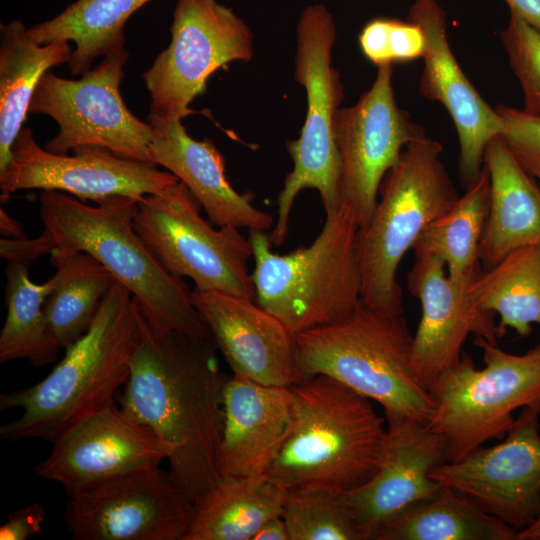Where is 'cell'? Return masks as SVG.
<instances>
[{"label": "cell", "instance_id": "40", "mask_svg": "<svg viewBox=\"0 0 540 540\" xmlns=\"http://www.w3.org/2000/svg\"><path fill=\"white\" fill-rule=\"evenodd\" d=\"M253 540H290L283 517L277 516L267 520L257 531Z\"/></svg>", "mask_w": 540, "mask_h": 540}, {"label": "cell", "instance_id": "41", "mask_svg": "<svg viewBox=\"0 0 540 540\" xmlns=\"http://www.w3.org/2000/svg\"><path fill=\"white\" fill-rule=\"evenodd\" d=\"M0 232L7 238H24L21 224L12 218L3 208L0 209Z\"/></svg>", "mask_w": 540, "mask_h": 540}, {"label": "cell", "instance_id": "25", "mask_svg": "<svg viewBox=\"0 0 540 540\" xmlns=\"http://www.w3.org/2000/svg\"><path fill=\"white\" fill-rule=\"evenodd\" d=\"M0 172L11 159L12 146L29 114L37 84L51 67L68 63L69 42L37 43L22 21L0 27Z\"/></svg>", "mask_w": 540, "mask_h": 540}, {"label": "cell", "instance_id": "5", "mask_svg": "<svg viewBox=\"0 0 540 540\" xmlns=\"http://www.w3.org/2000/svg\"><path fill=\"white\" fill-rule=\"evenodd\" d=\"M358 230L353 212L341 204L325 214L309 246L289 253H274L265 231H249L255 302L294 335L349 317L362 303Z\"/></svg>", "mask_w": 540, "mask_h": 540}, {"label": "cell", "instance_id": "6", "mask_svg": "<svg viewBox=\"0 0 540 540\" xmlns=\"http://www.w3.org/2000/svg\"><path fill=\"white\" fill-rule=\"evenodd\" d=\"M302 379L326 375L378 402L384 413L424 423L436 404L412 361L413 335L401 316L363 303L346 319L296 335Z\"/></svg>", "mask_w": 540, "mask_h": 540}, {"label": "cell", "instance_id": "31", "mask_svg": "<svg viewBox=\"0 0 540 540\" xmlns=\"http://www.w3.org/2000/svg\"><path fill=\"white\" fill-rule=\"evenodd\" d=\"M489 201L490 178L484 165L466 186L464 194L423 230L413 246L414 253L440 258L452 278H461L479 269V247Z\"/></svg>", "mask_w": 540, "mask_h": 540}, {"label": "cell", "instance_id": "26", "mask_svg": "<svg viewBox=\"0 0 540 540\" xmlns=\"http://www.w3.org/2000/svg\"><path fill=\"white\" fill-rule=\"evenodd\" d=\"M287 490L265 474L223 476L194 504L185 540H253L282 516Z\"/></svg>", "mask_w": 540, "mask_h": 540}, {"label": "cell", "instance_id": "1", "mask_svg": "<svg viewBox=\"0 0 540 540\" xmlns=\"http://www.w3.org/2000/svg\"><path fill=\"white\" fill-rule=\"evenodd\" d=\"M143 316V315H142ZM212 337L154 333L145 318L119 406L169 450V471L195 504L219 479L225 377Z\"/></svg>", "mask_w": 540, "mask_h": 540}, {"label": "cell", "instance_id": "4", "mask_svg": "<svg viewBox=\"0 0 540 540\" xmlns=\"http://www.w3.org/2000/svg\"><path fill=\"white\" fill-rule=\"evenodd\" d=\"M291 390V423L264 474L286 490L350 492L368 482L386 438V419L372 400L322 374L301 379Z\"/></svg>", "mask_w": 540, "mask_h": 540}, {"label": "cell", "instance_id": "22", "mask_svg": "<svg viewBox=\"0 0 540 540\" xmlns=\"http://www.w3.org/2000/svg\"><path fill=\"white\" fill-rule=\"evenodd\" d=\"M182 120L147 116L153 128L148 148L149 161L183 182L217 226L268 231L274 226L271 213L253 204V194L239 193L226 177L225 160L210 139L192 138Z\"/></svg>", "mask_w": 540, "mask_h": 540}, {"label": "cell", "instance_id": "36", "mask_svg": "<svg viewBox=\"0 0 540 540\" xmlns=\"http://www.w3.org/2000/svg\"><path fill=\"white\" fill-rule=\"evenodd\" d=\"M495 109L501 119L499 136L525 171L537 177L540 175V116L505 105Z\"/></svg>", "mask_w": 540, "mask_h": 540}, {"label": "cell", "instance_id": "42", "mask_svg": "<svg viewBox=\"0 0 540 540\" xmlns=\"http://www.w3.org/2000/svg\"><path fill=\"white\" fill-rule=\"evenodd\" d=\"M518 540H540V516L530 526L518 532Z\"/></svg>", "mask_w": 540, "mask_h": 540}, {"label": "cell", "instance_id": "18", "mask_svg": "<svg viewBox=\"0 0 540 540\" xmlns=\"http://www.w3.org/2000/svg\"><path fill=\"white\" fill-rule=\"evenodd\" d=\"M52 443L37 476L59 483L66 494L122 475L160 466L164 442L113 403L64 432Z\"/></svg>", "mask_w": 540, "mask_h": 540}, {"label": "cell", "instance_id": "21", "mask_svg": "<svg viewBox=\"0 0 540 540\" xmlns=\"http://www.w3.org/2000/svg\"><path fill=\"white\" fill-rule=\"evenodd\" d=\"M384 414L386 438L378 470L368 482L346 492L362 540H369L388 516L436 493L441 484L430 473L447 462L445 441L428 423Z\"/></svg>", "mask_w": 540, "mask_h": 540}, {"label": "cell", "instance_id": "32", "mask_svg": "<svg viewBox=\"0 0 540 540\" xmlns=\"http://www.w3.org/2000/svg\"><path fill=\"white\" fill-rule=\"evenodd\" d=\"M6 278L7 315L0 333V362L26 359L38 368L51 364L61 347L44 312L50 280L33 283L28 265L18 262H7Z\"/></svg>", "mask_w": 540, "mask_h": 540}, {"label": "cell", "instance_id": "9", "mask_svg": "<svg viewBox=\"0 0 540 540\" xmlns=\"http://www.w3.org/2000/svg\"><path fill=\"white\" fill-rule=\"evenodd\" d=\"M484 367L472 357L443 371L428 388L435 401L429 426L446 444L447 462H456L485 442L502 440L519 408H540V344L523 354L508 353L482 337Z\"/></svg>", "mask_w": 540, "mask_h": 540}, {"label": "cell", "instance_id": "10", "mask_svg": "<svg viewBox=\"0 0 540 540\" xmlns=\"http://www.w3.org/2000/svg\"><path fill=\"white\" fill-rule=\"evenodd\" d=\"M201 204L181 181L138 202L134 226L172 275L187 277L199 290L220 291L255 301L248 271L249 237L239 228L215 229L201 217Z\"/></svg>", "mask_w": 540, "mask_h": 540}, {"label": "cell", "instance_id": "11", "mask_svg": "<svg viewBox=\"0 0 540 540\" xmlns=\"http://www.w3.org/2000/svg\"><path fill=\"white\" fill-rule=\"evenodd\" d=\"M129 54L124 46L104 56L76 80L43 74L29 105V114H44L58 125L45 149L65 155L80 147H99L114 154L148 162L153 128L126 106L120 84Z\"/></svg>", "mask_w": 540, "mask_h": 540}, {"label": "cell", "instance_id": "20", "mask_svg": "<svg viewBox=\"0 0 540 540\" xmlns=\"http://www.w3.org/2000/svg\"><path fill=\"white\" fill-rule=\"evenodd\" d=\"M192 300L234 375L280 387L302 379L296 335L254 300L196 288Z\"/></svg>", "mask_w": 540, "mask_h": 540}, {"label": "cell", "instance_id": "16", "mask_svg": "<svg viewBox=\"0 0 540 540\" xmlns=\"http://www.w3.org/2000/svg\"><path fill=\"white\" fill-rule=\"evenodd\" d=\"M431 478L467 497L517 532L540 516V415L522 408L503 441L444 462Z\"/></svg>", "mask_w": 540, "mask_h": 540}, {"label": "cell", "instance_id": "28", "mask_svg": "<svg viewBox=\"0 0 540 540\" xmlns=\"http://www.w3.org/2000/svg\"><path fill=\"white\" fill-rule=\"evenodd\" d=\"M149 1L76 0L56 17L28 28V33L39 44L73 42L68 68L73 76L83 75L97 57L125 45V23Z\"/></svg>", "mask_w": 540, "mask_h": 540}, {"label": "cell", "instance_id": "30", "mask_svg": "<svg viewBox=\"0 0 540 540\" xmlns=\"http://www.w3.org/2000/svg\"><path fill=\"white\" fill-rule=\"evenodd\" d=\"M471 294L483 309L499 316L506 333L521 337L540 327V243L513 250L493 267L481 271L471 284Z\"/></svg>", "mask_w": 540, "mask_h": 540}, {"label": "cell", "instance_id": "14", "mask_svg": "<svg viewBox=\"0 0 540 540\" xmlns=\"http://www.w3.org/2000/svg\"><path fill=\"white\" fill-rule=\"evenodd\" d=\"M340 160L341 204L349 208L359 225L368 224L387 172L403 150L424 128L411 121L396 102L393 65L378 67L371 87L349 107H340L334 120Z\"/></svg>", "mask_w": 540, "mask_h": 540}, {"label": "cell", "instance_id": "38", "mask_svg": "<svg viewBox=\"0 0 540 540\" xmlns=\"http://www.w3.org/2000/svg\"><path fill=\"white\" fill-rule=\"evenodd\" d=\"M56 247L52 235L44 231L34 239L7 238L0 240V256L7 262H18L29 266L37 258L51 254Z\"/></svg>", "mask_w": 540, "mask_h": 540}, {"label": "cell", "instance_id": "27", "mask_svg": "<svg viewBox=\"0 0 540 540\" xmlns=\"http://www.w3.org/2000/svg\"><path fill=\"white\" fill-rule=\"evenodd\" d=\"M369 540H518V532L443 486L382 520Z\"/></svg>", "mask_w": 540, "mask_h": 540}, {"label": "cell", "instance_id": "37", "mask_svg": "<svg viewBox=\"0 0 540 540\" xmlns=\"http://www.w3.org/2000/svg\"><path fill=\"white\" fill-rule=\"evenodd\" d=\"M46 510L39 503H31L10 513L0 526L1 540H26L42 533Z\"/></svg>", "mask_w": 540, "mask_h": 540}, {"label": "cell", "instance_id": "8", "mask_svg": "<svg viewBox=\"0 0 540 540\" xmlns=\"http://www.w3.org/2000/svg\"><path fill=\"white\" fill-rule=\"evenodd\" d=\"M296 36L294 76L305 88L307 112L300 136L286 143L293 168L285 176L276 201V220L269 234L272 246L286 240L291 210L301 191L316 190L325 214L341 206L334 120L344 89L341 75L332 65L337 29L327 6L308 5L300 14Z\"/></svg>", "mask_w": 540, "mask_h": 540}, {"label": "cell", "instance_id": "24", "mask_svg": "<svg viewBox=\"0 0 540 540\" xmlns=\"http://www.w3.org/2000/svg\"><path fill=\"white\" fill-rule=\"evenodd\" d=\"M490 178L489 211L479 247L485 269L515 249L540 243V185L498 135L484 155Z\"/></svg>", "mask_w": 540, "mask_h": 540}, {"label": "cell", "instance_id": "12", "mask_svg": "<svg viewBox=\"0 0 540 540\" xmlns=\"http://www.w3.org/2000/svg\"><path fill=\"white\" fill-rule=\"evenodd\" d=\"M253 56V33L233 9L218 0H178L171 42L143 74L151 100L148 116L182 120L216 70Z\"/></svg>", "mask_w": 540, "mask_h": 540}, {"label": "cell", "instance_id": "29", "mask_svg": "<svg viewBox=\"0 0 540 540\" xmlns=\"http://www.w3.org/2000/svg\"><path fill=\"white\" fill-rule=\"evenodd\" d=\"M50 260L56 272L49 279L51 290L44 312L56 341L66 349L89 329L117 280L99 261L84 252Z\"/></svg>", "mask_w": 540, "mask_h": 540}, {"label": "cell", "instance_id": "3", "mask_svg": "<svg viewBox=\"0 0 540 540\" xmlns=\"http://www.w3.org/2000/svg\"><path fill=\"white\" fill-rule=\"evenodd\" d=\"M40 217L56 247L51 257L84 252L129 289L151 330L211 335L183 278L170 274L134 226L138 201L111 196L89 206L60 191L40 193Z\"/></svg>", "mask_w": 540, "mask_h": 540}, {"label": "cell", "instance_id": "7", "mask_svg": "<svg viewBox=\"0 0 540 540\" xmlns=\"http://www.w3.org/2000/svg\"><path fill=\"white\" fill-rule=\"evenodd\" d=\"M442 153V144L426 134L414 139L385 175L373 214L358 230L361 300L381 314L402 315L398 267L423 230L460 196Z\"/></svg>", "mask_w": 540, "mask_h": 540}, {"label": "cell", "instance_id": "34", "mask_svg": "<svg viewBox=\"0 0 540 540\" xmlns=\"http://www.w3.org/2000/svg\"><path fill=\"white\" fill-rule=\"evenodd\" d=\"M358 39L364 56L377 67L422 58L426 44L418 24L394 18L372 19Z\"/></svg>", "mask_w": 540, "mask_h": 540}, {"label": "cell", "instance_id": "23", "mask_svg": "<svg viewBox=\"0 0 540 540\" xmlns=\"http://www.w3.org/2000/svg\"><path fill=\"white\" fill-rule=\"evenodd\" d=\"M223 409L220 476L264 474L291 423V387L265 385L233 375L224 384Z\"/></svg>", "mask_w": 540, "mask_h": 540}, {"label": "cell", "instance_id": "13", "mask_svg": "<svg viewBox=\"0 0 540 540\" xmlns=\"http://www.w3.org/2000/svg\"><path fill=\"white\" fill-rule=\"evenodd\" d=\"M74 540H185L194 504L169 470L122 475L67 494Z\"/></svg>", "mask_w": 540, "mask_h": 540}, {"label": "cell", "instance_id": "35", "mask_svg": "<svg viewBox=\"0 0 540 540\" xmlns=\"http://www.w3.org/2000/svg\"><path fill=\"white\" fill-rule=\"evenodd\" d=\"M500 38L527 96L524 112L540 116V30L511 13Z\"/></svg>", "mask_w": 540, "mask_h": 540}, {"label": "cell", "instance_id": "15", "mask_svg": "<svg viewBox=\"0 0 540 540\" xmlns=\"http://www.w3.org/2000/svg\"><path fill=\"white\" fill-rule=\"evenodd\" d=\"M179 181L152 163L124 158L104 148L80 147L73 155L51 153L36 142L29 127L21 129L11 159L0 172L1 198L18 190L40 189L66 192L83 202L111 196L139 202Z\"/></svg>", "mask_w": 540, "mask_h": 540}, {"label": "cell", "instance_id": "39", "mask_svg": "<svg viewBox=\"0 0 540 540\" xmlns=\"http://www.w3.org/2000/svg\"><path fill=\"white\" fill-rule=\"evenodd\" d=\"M510 12L540 30V0H505Z\"/></svg>", "mask_w": 540, "mask_h": 540}, {"label": "cell", "instance_id": "33", "mask_svg": "<svg viewBox=\"0 0 540 540\" xmlns=\"http://www.w3.org/2000/svg\"><path fill=\"white\" fill-rule=\"evenodd\" d=\"M282 517L290 540H362L346 492L322 487L289 489Z\"/></svg>", "mask_w": 540, "mask_h": 540}, {"label": "cell", "instance_id": "44", "mask_svg": "<svg viewBox=\"0 0 540 540\" xmlns=\"http://www.w3.org/2000/svg\"><path fill=\"white\" fill-rule=\"evenodd\" d=\"M538 411H539V415H540V408H539V410H538Z\"/></svg>", "mask_w": 540, "mask_h": 540}, {"label": "cell", "instance_id": "19", "mask_svg": "<svg viewBox=\"0 0 540 540\" xmlns=\"http://www.w3.org/2000/svg\"><path fill=\"white\" fill-rule=\"evenodd\" d=\"M408 20L421 27L426 42L419 93L449 113L459 139V174L467 186L483 168L487 145L500 134L501 119L458 64L447 37L446 12L437 0H415Z\"/></svg>", "mask_w": 540, "mask_h": 540}, {"label": "cell", "instance_id": "2", "mask_svg": "<svg viewBox=\"0 0 540 540\" xmlns=\"http://www.w3.org/2000/svg\"><path fill=\"white\" fill-rule=\"evenodd\" d=\"M142 313L127 287L116 281L86 333L67 347L40 382L0 395V410L21 416L0 427L6 441L53 442L71 427L115 403L130 374L142 335Z\"/></svg>", "mask_w": 540, "mask_h": 540}, {"label": "cell", "instance_id": "17", "mask_svg": "<svg viewBox=\"0 0 540 540\" xmlns=\"http://www.w3.org/2000/svg\"><path fill=\"white\" fill-rule=\"evenodd\" d=\"M479 268L461 278L446 273V265L430 254H415L407 276L410 293L418 298L421 318L413 335L412 361L420 382L428 389L461 358L470 334L491 343L504 337L496 314L481 308L471 294Z\"/></svg>", "mask_w": 540, "mask_h": 540}, {"label": "cell", "instance_id": "43", "mask_svg": "<svg viewBox=\"0 0 540 540\" xmlns=\"http://www.w3.org/2000/svg\"><path fill=\"white\" fill-rule=\"evenodd\" d=\"M536 178L539 180V184H540V175H538Z\"/></svg>", "mask_w": 540, "mask_h": 540}]
</instances>
